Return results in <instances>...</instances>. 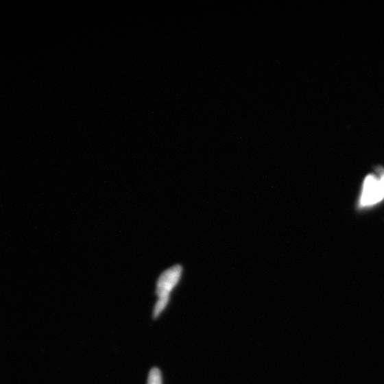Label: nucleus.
Here are the masks:
<instances>
[{"mask_svg":"<svg viewBox=\"0 0 384 384\" xmlns=\"http://www.w3.org/2000/svg\"><path fill=\"white\" fill-rule=\"evenodd\" d=\"M384 200V169L376 168L373 174L365 178L359 200V206L368 207L376 205Z\"/></svg>","mask_w":384,"mask_h":384,"instance_id":"1","label":"nucleus"},{"mask_svg":"<svg viewBox=\"0 0 384 384\" xmlns=\"http://www.w3.org/2000/svg\"><path fill=\"white\" fill-rule=\"evenodd\" d=\"M147 384H163L162 374L159 369L153 368L150 370Z\"/></svg>","mask_w":384,"mask_h":384,"instance_id":"3","label":"nucleus"},{"mask_svg":"<svg viewBox=\"0 0 384 384\" xmlns=\"http://www.w3.org/2000/svg\"><path fill=\"white\" fill-rule=\"evenodd\" d=\"M182 272V267L178 265L168 269L160 276L156 289L159 299L169 300V294L178 283Z\"/></svg>","mask_w":384,"mask_h":384,"instance_id":"2","label":"nucleus"}]
</instances>
